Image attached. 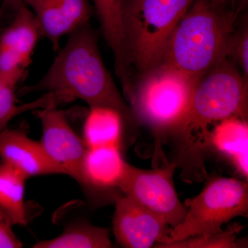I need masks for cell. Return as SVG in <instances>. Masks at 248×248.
Returning a JSON list of instances; mask_svg holds the SVG:
<instances>
[{"label": "cell", "instance_id": "6da1fadb", "mask_svg": "<svg viewBox=\"0 0 248 248\" xmlns=\"http://www.w3.org/2000/svg\"><path fill=\"white\" fill-rule=\"evenodd\" d=\"M248 81L238 67L224 58L197 81L188 110L171 134L177 149L174 164L184 180L206 176L203 155L209 146L210 124L238 116L247 120Z\"/></svg>", "mask_w": 248, "mask_h": 248}, {"label": "cell", "instance_id": "7a4b0ae2", "mask_svg": "<svg viewBox=\"0 0 248 248\" xmlns=\"http://www.w3.org/2000/svg\"><path fill=\"white\" fill-rule=\"evenodd\" d=\"M35 92L58 93L67 102L81 99L89 107L112 108L122 114L125 123L135 125L130 107L103 62L97 35L90 24L70 33L45 76L22 90L24 93Z\"/></svg>", "mask_w": 248, "mask_h": 248}, {"label": "cell", "instance_id": "3957f363", "mask_svg": "<svg viewBox=\"0 0 248 248\" xmlns=\"http://www.w3.org/2000/svg\"><path fill=\"white\" fill-rule=\"evenodd\" d=\"M239 14L212 0H195L173 31L161 61L200 79L227 58Z\"/></svg>", "mask_w": 248, "mask_h": 248}, {"label": "cell", "instance_id": "277c9868", "mask_svg": "<svg viewBox=\"0 0 248 248\" xmlns=\"http://www.w3.org/2000/svg\"><path fill=\"white\" fill-rule=\"evenodd\" d=\"M141 73L124 93L135 125H146L154 134L155 158L186 115L200 79L163 61Z\"/></svg>", "mask_w": 248, "mask_h": 248}, {"label": "cell", "instance_id": "5b68a950", "mask_svg": "<svg viewBox=\"0 0 248 248\" xmlns=\"http://www.w3.org/2000/svg\"><path fill=\"white\" fill-rule=\"evenodd\" d=\"M195 0H126L124 10L127 60L140 72L159 63L173 31Z\"/></svg>", "mask_w": 248, "mask_h": 248}, {"label": "cell", "instance_id": "8992f818", "mask_svg": "<svg viewBox=\"0 0 248 248\" xmlns=\"http://www.w3.org/2000/svg\"><path fill=\"white\" fill-rule=\"evenodd\" d=\"M184 205L187 212L184 221L171 229L166 244L218 232L232 218L245 216L248 211V183L234 178H210L202 192Z\"/></svg>", "mask_w": 248, "mask_h": 248}, {"label": "cell", "instance_id": "52a82bcc", "mask_svg": "<svg viewBox=\"0 0 248 248\" xmlns=\"http://www.w3.org/2000/svg\"><path fill=\"white\" fill-rule=\"evenodd\" d=\"M174 163L152 170L140 169L128 165L120 186L121 193L128 195L139 203L159 215L171 228L184 221L187 208L179 200L173 175Z\"/></svg>", "mask_w": 248, "mask_h": 248}, {"label": "cell", "instance_id": "ba28073f", "mask_svg": "<svg viewBox=\"0 0 248 248\" xmlns=\"http://www.w3.org/2000/svg\"><path fill=\"white\" fill-rule=\"evenodd\" d=\"M11 22L0 35V74L20 81L42 36L33 12L23 0H11Z\"/></svg>", "mask_w": 248, "mask_h": 248}, {"label": "cell", "instance_id": "9c48e42d", "mask_svg": "<svg viewBox=\"0 0 248 248\" xmlns=\"http://www.w3.org/2000/svg\"><path fill=\"white\" fill-rule=\"evenodd\" d=\"M42 124L40 143L54 162L61 166L66 175L84 186L83 164L86 148L84 140L77 135L66 115L58 107L36 110Z\"/></svg>", "mask_w": 248, "mask_h": 248}, {"label": "cell", "instance_id": "30bf717a", "mask_svg": "<svg viewBox=\"0 0 248 248\" xmlns=\"http://www.w3.org/2000/svg\"><path fill=\"white\" fill-rule=\"evenodd\" d=\"M114 202L113 231L121 246L148 248L169 242L172 228L164 218L128 195L120 193L114 198Z\"/></svg>", "mask_w": 248, "mask_h": 248}, {"label": "cell", "instance_id": "8fae6325", "mask_svg": "<svg viewBox=\"0 0 248 248\" xmlns=\"http://www.w3.org/2000/svg\"><path fill=\"white\" fill-rule=\"evenodd\" d=\"M1 162L12 166L26 177L48 174H66V171L49 157L40 142L18 129L0 131Z\"/></svg>", "mask_w": 248, "mask_h": 248}, {"label": "cell", "instance_id": "7c38bea8", "mask_svg": "<svg viewBox=\"0 0 248 248\" xmlns=\"http://www.w3.org/2000/svg\"><path fill=\"white\" fill-rule=\"evenodd\" d=\"M128 163L124 159L120 146L87 148L83 164L84 186L91 195H107L114 198L121 193Z\"/></svg>", "mask_w": 248, "mask_h": 248}, {"label": "cell", "instance_id": "4fadbf2b", "mask_svg": "<svg viewBox=\"0 0 248 248\" xmlns=\"http://www.w3.org/2000/svg\"><path fill=\"white\" fill-rule=\"evenodd\" d=\"M209 146L228 158L236 170L248 177V125L247 120L232 116L218 122L210 132Z\"/></svg>", "mask_w": 248, "mask_h": 248}, {"label": "cell", "instance_id": "5bb4252c", "mask_svg": "<svg viewBox=\"0 0 248 248\" xmlns=\"http://www.w3.org/2000/svg\"><path fill=\"white\" fill-rule=\"evenodd\" d=\"M104 37L115 61V70L123 86L130 82L124 33L125 0H93Z\"/></svg>", "mask_w": 248, "mask_h": 248}, {"label": "cell", "instance_id": "9a60e30c", "mask_svg": "<svg viewBox=\"0 0 248 248\" xmlns=\"http://www.w3.org/2000/svg\"><path fill=\"white\" fill-rule=\"evenodd\" d=\"M125 123L122 114L112 108L90 107L83 130L86 148L121 146Z\"/></svg>", "mask_w": 248, "mask_h": 248}, {"label": "cell", "instance_id": "2e32d148", "mask_svg": "<svg viewBox=\"0 0 248 248\" xmlns=\"http://www.w3.org/2000/svg\"><path fill=\"white\" fill-rule=\"evenodd\" d=\"M27 178L12 166L0 163V206L11 217L14 226L27 224L25 183Z\"/></svg>", "mask_w": 248, "mask_h": 248}, {"label": "cell", "instance_id": "e0dca14e", "mask_svg": "<svg viewBox=\"0 0 248 248\" xmlns=\"http://www.w3.org/2000/svg\"><path fill=\"white\" fill-rule=\"evenodd\" d=\"M108 230L90 223H79L54 239L38 241L35 248H112Z\"/></svg>", "mask_w": 248, "mask_h": 248}, {"label": "cell", "instance_id": "ac0fdd59", "mask_svg": "<svg viewBox=\"0 0 248 248\" xmlns=\"http://www.w3.org/2000/svg\"><path fill=\"white\" fill-rule=\"evenodd\" d=\"M17 86V84L9 85L0 94V131L6 128L10 121L21 114L28 111L58 107L66 102L58 93L47 92L32 102L18 104L16 97Z\"/></svg>", "mask_w": 248, "mask_h": 248}, {"label": "cell", "instance_id": "d6986e66", "mask_svg": "<svg viewBox=\"0 0 248 248\" xmlns=\"http://www.w3.org/2000/svg\"><path fill=\"white\" fill-rule=\"evenodd\" d=\"M241 225L231 226L226 231L213 234L197 235L169 244H156L158 248H241L236 235L241 231Z\"/></svg>", "mask_w": 248, "mask_h": 248}, {"label": "cell", "instance_id": "ffe728a7", "mask_svg": "<svg viewBox=\"0 0 248 248\" xmlns=\"http://www.w3.org/2000/svg\"><path fill=\"white\" fill-rule=\"evenodd\" d=\"M66 22L71 33L90 24L93 9L89 0H50Z\"/></svg>", "mask_w": 248, "mask_h": 248}, {"label": "cell", "instance_id": "44dd1931", "mask_svg": "<svg viewBox=\"0 0 248 248\" xmlns=\"http://www.w3.org/2000/svg\"><path fill=\"white\" fill-rule=\"evenodd\" d=\"M227 58L231 60L248 81V27L247 19L236 29L230 40Z\"/></svg>", "mask_w": 248, "mask_h": 248}, {"label": "cell", "instance_id": "7402d4cb", "mask_svg": "<svg viewBox=\"0 0 248 248\" xmlns=\"http://www.w3.org/2000/svg\"><path fill=\"white\" fill-rule=\"evenodd\" d=\"M14 224L7 213L0 206V248H19L22 243L14 232Z\"/></svg>", "mask_w": 248, "mask_h": 248}, {"label": "cell", "instance_id": "603a6c76", "mask_svg": "<svg viewBox=\"0 0 248 248\" xmlns=\"http://www.w3.org/2000/svg\"><path fill=\"white\" fill-rule=\"evenodd\" d=\"M19 81L14 78L0 74V94L8 86L11 84H18Z\"/></svg>", "mask_w": 248, "mask_h": 248}, {"label": "cell", "instance_id": "cb8c5ba5", "mask_svg": "<svg viewBox=\"0 0 248 248\" xmlns=\"http://www.w3.org/2000/svg\"><path fill=\"white\" fill-rule=\"evenodd\" d=\"M235 1L236 0H212V2L216 6L231 10H234Z\"/></svg>", "mask_w": 248, "mask_h": 248}, {"label": "cell", "instance_id": "d4e9b609", "mask_svg": "<svg viewBox=\"0 0 248 248\" xmlns=\"http://www.w3.org/2000/svg\"><path fill=\"white\" fill-rule=\"evenodd\" d=\"M246 0H242L243 5L245 4V3H246Z\"/></svg>", "mask_w": 248, "mask_h": 248}, {"label": "cell", "instance_id": "484cf974", "mask_svg": "<svg viewBox=\"0 0 248 248\" xmlns=\"http://www.w3.org/2000/svg\"><path fill=\"white\" fill-rule=\"evenodd\" d=\"M125 1H126V0H125Z\"/></svg>", "mask_w": 248, "mask_h": 248}]
</instances>
